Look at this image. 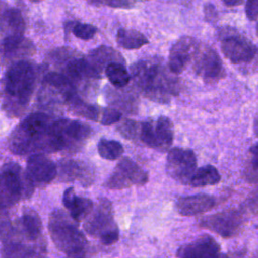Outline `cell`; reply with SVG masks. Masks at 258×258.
I'll list each match as a JSON object with an SVG mask.
<instances>
[{
  "instance_id": "32",
  "label": "cell",
  "mask_w": 258,
  "mask_h": 258,
  "mask_svg": "<svg viewBox=\"0 0 258 258\" xmlns=\"http://www.w3.org/2000/svg\"><path fill=\"white\" fill-rule=\"evenodd\" d=\"M92 5L100 6V5H105L113 8H124V9H129L132 8L133 6L136 5V2L134 1H128V0H110V1H101V0H96V1H90L89 2Z\"/></svg>"
},
{
  "instance_id": "18",
  "label": "cell",
  "mask_w": 258,
  "mask_h": 258,
  "mask_svg": "<svg viewBox=\"0 0 258 258\" xmlns=\"http://www.w3.org/2000/svg\"><path fill=\"white\" fill-rule=\"evenodd\" d=\"M216 206L214 197L207 194H197L180 197L175 203V209L181 216L190 217L209 212Z\"/></svg>"
},
{
  "instance_id": "20",
  "label": "cell",
  "mask_w": 258,
  "mask_h": 258,
  "mask_svg": "<svg viewBox=\"0 0 258 258\" xmlns=\"http://www.w3.org/2000/svg\"><path fill=\"white\" fill-rule=\"evenodd\" d=\"M154 149L166 151L173 141V124L166 116H160L153 121Z\"/></svg>"
},
{
  "instance_id": "11",
  "label": "cell",
  "mask_w": 258,
  "mask_h": 258,
  "mask_svg": "<svg viewBox=\"0 0 258 258\" xmlns=\"http://www.w3.org/2000/svg\"><path fill=\"white\" fill-rule=\"evenodd\" d=\"M223 54L234 64L251 62L257 52L256 45L237 31L228 32L221 40Z\"/></svg>"
},
{
  "instance_id": "19",
  "label": "cell",
  "mask_w": 258,
  "mask_h": 258,
  "mask_svg": "<svg viewBox=\"0 0 258 258\" xmlns=\"http://www.w3.org/2000/svg\"><path fill=\"white\" fill-rule=\"evenodd\" d=\"M62 204L69 211L70 217L79 223L87 218L93 210L94 204L90 199L77 196L73 186L68 187L62 195Z\"/></svg>"
},
{
  "instance_id": "6",
  "label": "cell",
  "mask_w": 258,
  "mask_h": 258,
  "mask_svg": "<svg viewBox=\"0 0 258 258\" xmlns=\"http://www.w3.org/2000/svg\"><path fill=\"white\" fill-rule=\"evenodd\" d=\"M33 183L16 163H7L0 172V208L11 207L33 191Z\"/></svg>"
},
{
  "instance_id": "36",
  "label": "cell",
  "mask_w": 258,
  "mask_h": 258,
  "mask_svg": "<svg viewBox=\"0 0 258 258\" xmlns=\"http://www.w3.org/2000/svg\"><path fill=\"white\" fill-rule=\"evenodd\" d=\"M220 258H228V256L226 255V254H224V253H222L221 254V256H220Z\"/></svg>"
},
{
  "instance_id": "28",
  "label": "cell",
  "mask_w": 258,
  "mask_h": 258,
  "mask_svg": "<svg viewBox=\"0 0 258 258\" xmlns=\"http://www.w3.org/2000/svg\"><path fill=\"white\" fill-rule=\"evenodd\" d=\"M117 131L126 139H138L139 122L131 119H125L117 126Z\"/></svg>"
},
{
  "instance_id": "12",
  "label": "cell",
  "mask_w": 258,
  "mask_h": 258,
  "mask_svg": "<svg viewBox=\"0 0 258 258\" xmlns=\"http://www.w3.org/2000/svg\"><path fill=\"white\" fill-rule=\"evenodd\" d=\"M244 219L239 210H225L200 220V226L209 229L224 238H230L239 233Z\"/></svg>"
},
{
  "instance_id": "29",
  "label": "cell",
  "mask_w": 258,
  "mask_h": 258,
  "mask_svg": "<svg viewBox=\"0 0 258 258\" xmlns=\"http://www.w3.org/2000/svg\"><path fill=\"white\" fill-rule=\"evenodd\" d=\"M72 26V33L83 40L92 39L97 33V27L90 23L83 22H74Z\"/></svg>"
},
{
  "instance_id": "24",
  "label": "cell",
  "mask_w": 258,
  "mask_h": 258,
  "mask_svg": "<svg viewBox=\"0 0 258 258\" xmlns=\"http://www.w3.org/2000/svg\"><path fill=\"white\" fill-rule=\"evenodd\" d=\"M67 105L73 113L83 118H86L92 121H97L100 119L101 109L96 105L87 103L82 97H80V95H76L75 97H73L67 103Z\"/></svg>"
},
{
  "instance_id": "17",
  "label": "cell",
  "mask_w": 258,
  "mask_h": 258,
  "mask_svg": "<svg viewBox=\"0 0 258 258\" xmlns=\"http://www.w3.org/2000/svg\"><path fill=\"white\" fill-rule=\"evenodd\" d=\"M59 176L62 181H79L90 186L95 180V168L83 160H63L59 163Z\"/></svg>"
},
{
  "instance_id": "23",
  "label": "cell",
  "mask_w": 258,
  "mask_h": 258,
  "mask_svg": "<svg viewBox=\"0 0 258 258\" xmlns=\"http://www.w3.org/2000/svg\"><path fill=\"white\" fill-rule=\"evenodd\" d=\"M116 40L118 45L124 49H138L148 43V39L143 33L130 28H120L117 31Z\"/></svg>"
},
{
  "instance_id": "26",
  "label": "cell",
  "mask_w": 258,
  "mask_h": 258,
  "mask_svg": "<svg viewBox=\"0 0 258 258\" xmlns=\"http://www.w3.org/2000/svg\"><path fill=\"white\" fill-rule=\"evenodd\" d=\"M104 71L108 81L118 89L126 87L130 82V74L122 62L109 63Z\"/></svg>"
},
{
  "instance_id": "1",
  "label": "cell",
  "mask_w": 258,
  "mask_h": 258,
  "mask_svg": "<svg viewBox=\"0 0 258 258\" xmlns=\"http://www.w3.org/2000/svg\"><path fill=\"white\" fill-rule=\"evenodd\" d=\"M130 72L137 89L150 101L166 104L178 93V80L158 58L140 59Z\"/></svg>"
},
{
  "instance_id": "34",
  "label": "cell",
  "mask_w": 258,
  "mask_h": 258,
  "mask_svg": "<svg viewBox=\"0 0 258 258\" xmlns=\"http://www.w3.org/2000/svg\"><path fill=\"white\" fill-rule=\"evenodd\" d=\"M204 12H205V18L208 22L217 21L218 12L216 10V7L212 3H208L204 6Z\"/></svg>"
},
{
  "instance_id": "10",
  "label": "cell",
  "mask_w": 258,
  "mask_h": 258,
  "mask_svg": "<svg viewBox=\"0 0 258 258\" xmlns=\"http://www.w3.org/2000/svg\"><path fill=\"white\" fill-rule=\"evenodd\" d=\"M194 72L205 82H217L224 78L225 69L218 52L211 46L199 44L194 56Z\"/></svg>"
},
{
  "instance_id": "8",
  "label": "cell",
  "mask_w": 258,
  "mask_h": 258,
  "mask_svg": "<svg viewBox=\"0 0 258 258\" xmlns=\"http://www.w3.org/2000/svg\"><path fill=\"white\" fill-rule=\"evenodd\" d=\"M148 173L129 157L121 158L105 182L110 189H123L133 185H144Z\"/></svg>"
},
{
  "instance_id": "30",
  "label": "cell",
  "mask_w": 258,
  "mask_h": 258,
  "mask_svg": "<svg viewBox=\"0 0 258 258\" xmlns=\"http://www.w3.org/2000/svg\"><path fill=\"white\" fill-rule=\"evenodd\" d=\"M250 152L252 157L250 158L249 165L246 166L245 169V177L249 182L256 183L257 182V162H258V151H257V144H254L250 148Z\"/></svg>"
},
{
  "instance_id": "14",
  "label": "cell",
  "mask_w": 258,
  "mask_h": 258,
  "mask_svg": "<svg viewBox=\"0 0 258 258\" xmlns=\"http://www.w3.org/2000/svg\"><path fill=\"white\" fill-rule=\"evenodd\" d=\"M26 174L33 185H44L56 177L57 167L46 155L41 153L31 154L27 159Z\"/></svg>"
},
{
  "instance_id": "3",
  "label": "cell",
  "mask_w": 258,
  "mask_h": 258,
  "mask_svg": "<svg viewBox=\"0 0 258 258\" xmlns=\"http://www.w3.org/2000/svg\"><path fill=\"white\" fill-rule=\"evenodd\" d=\"M48 231L55 247L68 258H85L87 239L67 213L61 210L53 211L49 217Z\"/></svg>"
},
{
  "instance_id": "21",
  "label": "cell",
  "mask_w": 258,
  "mask_h": 258,
  "mask_svg": "<svg viewBox=\"0 0 258 258\" xmlns=\"http://www.w3.org/2000/svg\"><path fill=\"white\" fill-rule=\"evenodd\" d=\"M88 62L99 73L112 62H122L124 63V58L121 53H119L117 50L113 49L109 46H100L88 54V57H86Z\"/></svg>"
},
{
  "instance_id": "9",
  "label": "cell",
  "mask_w": 258,
  "mask_h": 258,
  "mask_svg": "<svg viewBox=\"0 0 258 258\" xmlns=\"http://www.w3.org/2000/svg\"><path fill=\"white\" fill-rule=\"evenodd\" d=\"M165 168L172 179L182 184H189L197 170V156L190 149L173 147L167 152Z\"/></svg>"
},
{
  "instance_id": "4",
  "label": "cell",
  "mask_w": 258,
  "mask_h": 258,
  "mask_svg": "<svg viewBox=\"0 0 258 258\" xmlns=\"http://www.w3.org/2000/svg\"><path fill=\"white\" fill-rule=\"evenodd\" d=\"M36 81L33 64L25 59L13 63L4 79V94L9 106L21 110L30 101Z\"/></svg>"
},
{
  "instance_id": "25",
  "label": "cell",
  "mask_w": 258,
  "mask_h": 258,
  "mask_svg": "<svg viewBox=\"0 0 258 258\" xmlns=\"http://www.w3.org/2000/svg\"><path fill=\"white\" fill-rule=\"evenodd\" d=\"M221 175L218 169L213 165H205L200 168H197L196 172L194 173L189 184L196 187L207 186V185H214L220 182Z\"/></svg>"
},
{
  "instance_id": "22",
  "label": "cell",
  "mask_w": 258,
  "mask_h": 258,
  "mask_svg": "<svg viewBox=\"0 0 258 258\" xmlns=\"http://www.w3.org/2000/svg\"><path fill=\"white\" fill-rule=\"evenodd\" d=\"M21 228L24 236L31 242H35L40 239L42 224L38 214L28 209L26 210L21 217Z\"/></svg>"
},
{
  "instance_id": "31",
  "label": "cell",
  "mask_w": 258,
  "mask_h": 258,
  "mask_svg": "<svg viewBox=\"0 0 258 258\" xmlns=\"http://www.w3.org/2000/svg\"><path fill=\"white\" fill-rule=\"evenodd\" d=\"M122 117L121 111L113 107H106L101 109L100 115V123L104 126L112 125L113 123L118 122Z\"/></svg>"
},
{
  "instance_id": "27",
  "label": "cell",
  "mask_w": 258,
  "mask_h": 258,
  "mask_svg": "<svg viewBox=\"0 0 258 258\" xmlns=\"http://www.w3.org/2000/svg\"><path fill=\"white\" fill-rule=\"evenodd\" d=\"M100 156L106 160H117L121 158L124 148L123 145L114 139L101 138L97 145Z\"/></svg>"
},
{
  "instance_id": "7",
  "label": "cell",
  "mask_w": 258,
  "mask_h": 258,
  "mask_svg": "<svg viewBox=\"0 0 258 258\" xmlns=\"http://www.w3.org/2000/svg\"><path fill=\"white\" fill-rule=\"evenodd\" d=\"M92 134V128L81 121L56 119L53 121V135L57 151H77L84 146Z\"/></svg>"
},
{
  "instance_id": "5",
  "label": "cell",
  "mask_w": 258,
  "mask_h": 258,
  "mask_svg": "<svg viewBox=\"0 0 258 258\" xmlns=\"http://www.w3.org/2000/svg\"><path fill=\"white\" fill-rule=\"evenodd\" d=\"M84 229L89 235L98 237L104 245H112L118 241L119 229L115 223L112 204L109 200L105 198L99 200L85 219Z\"/></svg>"
},
{
  "instance_id": "15",
  "label": "cell",
  "mask_w": 258,
  "mask_h": 258,
  "mask_svg": "<svg viewBox=\"0 0 258 258\" xmlns=\"http://www.w3.org/2000/svg\"><path fill=\"white\" fill-rule=\"evenodd\" d=\"M221 254L219 243L210 235H203L177 250L178 258H220Z\"/></svg>"
},
{
  "instance_id": "16",
  "label": "cell",
  "mask_w": 258,
  "mask_h": 258,
  "mask_svg": "<svg viewBox=\"0 0 258 258\" xmlns=\"http://www.w3.org/2000/svg\"><path fill=\"white\" fill-rule=\"evenodd\" d=\"M25 29L21 12L0 2V34L4 39H21Z\"/></svg>"
},
{
  "instance_id": "35",
  "label": "cell",
  "mask_w": 258,
  "mask_h": 258,
  "mask_svg": "<svg viewBox=\"0 0 258 258\" xmlns=\"http://www.w3.org/2000/svg\"><path fill=\"white\" fill-rule=\"evenodd\" d=\"M223 3H224L226 6H238V5L243 4V1H241V0H238V1H236V0H231V1L227 0V1H224Z\"/></svg>"
},
{
  "instance_id": "2",
  "label": "cell",
  "mask_w": 258,
  "mask_h": 258,
  "mask_svg": "<svg viewBox=\"0 0 258 258\" xmlns=\"http://www.w3.org/2000/svg\"><path fill=\"white\" fill-rule=\"evenodd\" d=\"M53 121L49 115L36 112L28 115L12 132L9 147L16 154L41 153L57 151Z\"/></svg>"
},
{
  "instance_id": "33",
  "label": "cell",
  "mask_w": 258,
  "mask_h": 258,
  "mask_svg": "<svg viewBox=\"0 0 258 258\" xmlns=\"http://www.w3.org/2000/svg\"><path fill=\"white\" fill-rule=\"evenodd\" d=\"M245 12H246V15L249 20L255 21L258 16V1L251 0V1L246 2Z\"/></svg>"
},
{
  "instance_id": "13",
  "label": "cell",
  "mask_w": 258,
  "mask_h": 258,
  "mask_svg": "<svg viewBox=\"0 0 258 258\" xmlns=\"http://www.w3.org/2000/svg\"><path fill=\"white\" fill-rule=\"evenodd\" d=\"M199 42L191 36H182L171 46L168 56V70L173 75H179L194 58Z\"/></svg>"
}]
</instances>
